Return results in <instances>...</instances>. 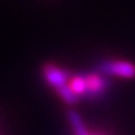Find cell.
Listing matches in <instances>:
<instances>
[{
  "mask_svg": "<svg viewBox=\"0 0 135 135\" xmlns=\"http://www.w3.org/2000/svg\"><path fill=\"white\" fill-rule=\"evenodd\" d=\"M100 70L105 75H114L119 78H134L135 76V66L130 62H104L100 66Z\"/></svg>",
  "mask_w": 135,
  "mask_h": 135,
  "instance_id": "cell-1",
  "label": "cell"
},
{
  "mask_svg": "<svg viewBox=\"0 0 135 135\" xmlns=\"http://www.w3.org/2000/svg\"><path fill=\"white\" fill-rule=\"evenodd\" d=\"M44 76H45L46 81L56 89L66 85L68 81V74L52 64H46L44 67Z\"/></svg>",
  "mask_w": 135,
  "mask_h": 135,
  "instance_id": "cell-2",
  "label": "cell"
},
{
  "mask_svg": "<svg viewBox=\"0 0 135 135\" xmlns=\"http://www.w3.org/2000/svg\"><path fill=\"white\" fill-rule=\"evenodd\" d=\"M85 78V83H87V92L85 96L87 97H93V96H100L108 87V81L98 76V75H87Z\"/></svg>",
  "mask_w": 135,
  "mask_h": 135,
  "instance_id": "cell-3",
  "label": "cell"
},
{
  "mask_svg": "<svg viewBox=\"0 0 135 135\" xmlns=\"http://www.w3.org/2000/svg\"><path fill=\"white\" fill-rule=\"evenodd\" d=\"M68 119H70L76 135H89L87 129H85V126H84V123H83V121H81V118L79 117V114L76 112L70 110L68 112Z\"/></svg>",
  "mask_w": 135,
  "mask_h": 135,
  "instance_id": "cell-4",
  "label": "cell"
},
{
  "mask_svg": "<svg viewBox=\"0 0 135 135\" xmlns=\"http://www.w3.org/2000/svg\"><path fill=\"white\" fill-rule=\"evenodd\" d=\"M58 93H59V96H60L67 104H70V105H74V104L78 102L79 96L74 92V89L70 87V84H66V85L58 88Z\"/></svg>",
  "mask_w": 135,
  "mask_h": 135,
  "instance_id": "cell-5",
  "label": "cell"
},
{
  "mask_svg": "<svg viewBox=\"0 0 135 135\" xmlns=\"http://www.w3.org/2000/svg\"><path fill=\"white\" fill-rule=\"evenodd\" d=\"M70 87L74 89V92L78 96H85L87 92V83H85V78L84 76H76L71 80Z\"/></svg>",
  "mask_w": 135,
  "mask_h": 135,
  "instance_id": "cell-6",
  "label": "cell"
}]
</instances>
